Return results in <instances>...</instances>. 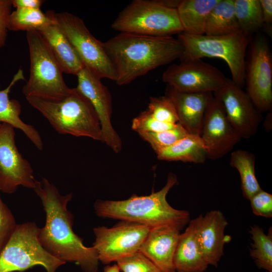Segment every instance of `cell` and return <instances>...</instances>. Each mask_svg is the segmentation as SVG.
<instances>
[{
  "mask_svg": "<svg viewBox=\"0 0 272 272\" xmlns=\"http://www.w3.org/2000/svg\"><path fill=\"white\" fill-rule=\"evenodd\" d=\"M33 190L45 213V225L38 233L42 247L64 263H75L84 272H97L100 262L96 250L86 246L73 229L74 216L67 208L73 193L61 195L44 177L36 180Z\"/></svg>",
  "mask_w": 272,
  "mask_h": 272,
  "instance_id": "obj_1",
  "label": "cell"
},
{
  "mask_svg": "<svg viewBox=\"0 0 272 272\" xmlns=\"http://www.w3.org/2000/svg\"><path fill=\"white\" fill-rule=\"evenodd\" d=\"M116 71V83L128 84L160 66L180 58L184 48L178 38L120 33L103 42Z\"/></svg>",
  "mask_w": 272,
  "mask_h": 272,
  "instance_id": "obj_2",
  "label": "cell"
},
{
  "mask_svg": "<svg viewBox=\"0 0 272 272\" xmlns=\"http://www.w3.org/2000/svg\"><path fill=\"white\" fill-rule=\"evenodd\" d=\"M177 183L176 175L170 173L165 185L150 195L133 194L120 200L97 199L94 204L95 213L100 218L133 222L151 228L168 225L181 231L190 221V213L173 208L166 199L168 193Z\"/></svg>",
  "mask_w": 272,
  "mask_h": 272,
  "instance_id": "obj_3",
  "label": "cell"
},
{
  "mask_svg": "<svg viewBox=\"0 0 272 272\" xmlns=\"http://www.w3.org/2000/svg\"><path fill=\"white\" fill-rule=\"evenodd\" d=\"M26 98L58 133L102 142L98 115L89 100L76 88L60 94L30 95Z\"/></svg>",
  "mask_w": 272,
  "mask_h": 272,
  "instance_id": "obj_4",
  "label": "cell"
},
{
  "mask_svg": "<svg viewBox=\"0 0 272 272\" xmlns=\"http://www.w3.org/2000/svg\"><path fill=\"white\" fill-rule=\"evenodd\" d=\"M184 51L181 61L201 59L205 57L223 59L230 69L232 81L242 88L245 84L246 52L250 37L242 33L222 36L178 34Z\"/></svg>",
  "mask_w": 272,
  "mask_h": 272,
  "instance_id": "obj_5",
  "label": "cell"
},
{
  "mask_svg": "<svg viewBox=\"0 0 272 272\" xmlns=\"http://www.w3.org/2000/svg\"><path fill=\"white\" fill-rule=\"evenodd\" d=\"M121 33L170 36L183 32L177 9L160 1L134 0L118 15L111 25Z\"/></svg>",
  "mask_w": 272,
  "mask_h": 272,
  "instance_id": "obj_6",
  "label": "cell"
},
{
  "mask_svg": "<svg viewBox=\"0 0 272 272\" xmlns=\"http://www.w3.org/2000/svg\"><path fill=\"white\" fill-rule=\"evenodd\" d=\"M39 229L35 222L17 225L0 254V272H23L36 266L56 272L65 264L42 247L38 238Z\"/></svg>",
  "mask_w": 272,
  "mask_h": 272,
  "instance_id": "obj_7",
  "label": "cell"
},
{
  "mask_svg": "<svg viewBox=\"0 0 272 272\" xmlns=\"http://www.w3.org/2000/svg\"><path fill=\"white\" fill-rule=\"evenodd\" d=\"M55 22L68 39L84 66L98 78L115 81L116 73L103 42L89 31L79 17L67 12L51 10Z\"/></svg>",
  "mask_w": 272,
  "mask_h": 272,
  "instance_id": "obj_8",
  "label": "cell"
},
{
  "mask_svg": "<svg viewBox=\"0 0 272 272\" xmlns=\"http://www.w3.org/2000/svg\"><path fill=\"white\" fill-rule=\"evenodd\" d=\"M30 67L29 77L22 89L25 97L51 96L66 92L62 71L47 42L38 31L27 32Z\"/></svg>",
  "mask_w": 272,
  "mask_h": 272,
  "instance_id": "obj_9",
  "label": "cell"
},
{
  "mask_svg": "<svg viewBox=\"0 0 272 272\" xmlns=\"http://www.w3.org/2000/svg\"><path fill=\"white\" fill-rule=\"evenodd\" d=\"M150 228L135 222L120 221L111 228H93L95 240L92 246L99 262L108 265L139 252Z\"/></svg>",
  "mask_w": 272,
  "mask_h": 272,
  "instance_id": "obj_10",
  "label": "cell"
},
{
  "mask_svg": "<svg viewBox=\"0 0 272 272\" xmlns=\"http://www.w3.org/2000/svg\"><path fill=\"white\" fill-rule=\"evenodd\" d=\"M249 58L245 66L247 94L258 111L272 107V55L265 38H255L250 42Z\"/></svg>",
  "mask_w": 272,
  "mask_h": 272,
  "instance_id": "obj_11",
  "label": "cell"
},
{
  "mask_svg": "<svg viewBox=\"0 0 272 272\" xmlns=\"http://www.w3.org/2000/svg\"><path fill=\"white\" fill-rule=\"evenodd\" d=\"M162 78L168 86L188 93H213L219 90L227 80L219 70L201 59L173 64L163 73Z\"/></svg>",
  "mask_w": 272,
  "mask_h": 272,
  "instance_id": "obj_12",
  "label": "cell"
},
{
  "mask_svg": "<svg viewBox=\"0 0 272 272\" xmlns=\"http://www.w3.org/2000/svg\"><path fill=\"white\" fill-rule=\"evenodd\" d=\"M14 128L8 123L0 127V191L7 194L20 186L33 189L36 180L31 165L16 146Z\"/></svg>",
  "mask_w": 272,
  "mask_h": 272,
  "instance_id": "obj_13",
  "label": "cell"
},
{
  "mask_svg": "<svg viewBox=\"0 0 272 272\" xmlns=\"http://www.w3.org/2000/svg\"><path fill=\"white\" fill-rule=\"evenodd\" d=\"M213 94L241 138L249 139L256 134L262 117L242 88L227 78L225 84Z\"/></svg>",
  "mask_w": 272,
  "mask_h": 272,
  "instance_id": "obj_14",
  "label": "cell"
},
{
  "mask_svg": "<svg viewBox=\"0 0 272 272\" xmlns=\"http://www.w3.org/2000/svg\"><path fill=\"white\" fill-rule=\"evenodd\" d=\"M199 136L207 158L212 160L227 154L242 139L229 120L222 104L214 97L205 112Z\"/></svg>",
  "mask_w": 272,
  "mask_h": 272,
  "instance_id": "obj_15",
  "label": "cell"
},
{
  "mask_svg": "<svg viewBox=\"0 0 272 272\" xmlns=\"http://www.w3.org/2000/svg\"><path fill=\"white\" fill-rule=\"evenodd\" d=\"M76 76L78 78L76 88L89 100L100 120L102 142L115 153H119L122 148V142L111 121L112 98L108 88L100 79L85 67Z\"/></svg>",
  "mask_w": 272,
  "mask_h": 272,
  "instance_id": "obj_16",
  "label": "cell"
},
{
  "mask_svg": "<svg viewBox=\"0 0 272 272\" xmlns=\"http://www.w3.org/2000/svg\"><path fill=\"white\" fill-rule=\"evenodd\" d=\"M195 219L196 232L203 255L209 265L217 267L224 254V246L231 240L225 235L228 223L222 212L211 210Z\"/></svg>",
  "mask_w": 272,
  "mask_h": 272,
  "instance_id": "obj_17",
  "label": "cell"
},
{
  "mask_svg": "<svg viewBox=\"0 0 272 272\" xmlns=\"http://www.w3.org/2000/svg\"><path fill=\"white\" fill-rule=\"evenodd\" d=\"M180 234V231L171 226L151 227L139 252L163 272H176L173 257Z\"/></svg>",
  "mask_w": 272,
  "mask_h": 272,
  "instance_id": "obj_18",
  "label": "cell"
},
{
  "mask_svg": "<svg viewBox=\"0 0 272 272\" xmlns=\"http://www.w3.org/2000/svg\"><path fill=\"white\" fill-rule=\"evenodd\" d=\"M166 96L175 105L179 123L190 134L200 135L205 112L214 97L213 93L184 92L168 86Z\"/></svg>",
  "mask_w": 272,
  "mask_h": 272,
  "instance_id": "obj_19",
  "label": "cell"
},
{
  "mask_svg": "<svg viewBox=\"0 0 272 272\" xmlns=\"http://www.w3.org/2000/svg\"><path fill=\"white\" fill-rule=\"evenodd\" d=\"M173 264L176 272H204L209 266L198 241L195 219L180 234Z\"/></svg>",
  "mask_w": 272,
  "mask_h": 272,
  "instance_id": "obj_20",
  "label": "cell"
},
{
  "mask_svg": "<svg viewBox=\"0 0 272 272\" xmlns=\"http://www.w3.org/2000/svg\"><path fill=\"white\" fill-rule=\"evenodd\" d=\"M22 80L25 79L23 71L20 69L6 88L1 90L0 85V127L3 123H8L21 130L36 148L41 151L43 148V144L38 131L33 126L24 122L21 119V104L16 99H10L9 96L12 87Z\"/></svg>",
  "mask_w": 272,
  "mask_h": 272,
  "instance_id": "obj_21",
  "label": "cell"
},
{
  "mask_svg": "<svg viewBox=\"0 0 272 272\" xmlns=\"http://www.w3.org/2000/svg\"><path fill=\"white\" fill-rule=\"evenodd\" d=\"M63 73L77 75L84 67L72 45L56 22L39 31Z\"/></svg>",
  "mask_w": 272,
  "mask_h": 272,
  "instance_id": "obj_22",
  "label": "cell"
},
{
  "mask_svg": "<svg viewBox=\"0 0 272 272\" xmlns=\"http://www.w3.org/2000/svg\"><path fill=\"white\" fill-rule=\"evenodd\" d=\"M219 0H181L177 8L179 18L185 33L205 34L206 21Z\"/></svg>",
  "mask_w": 272,
  "mask_h": 272,
  "instance_id": "obj_23",
  "label": "cell"
},
{
  "mask_svg": "<svg viewBox=\"0 0 272 272\" xmlns=\"http://www.w3.org/2000/svg\"><path fill=\"white\" fill-rule=\"evenodd\" d=\"M156 154L157 158L160 160L196 164L203 163L207 158L206 150L200 136L192 134Z\"/></svg>",
  "mask_w": 272,
  "mask_h": 272,
  "instance_id": "obj_24",
  "label": "cell"
},
{
  "mask_svg": "<svg viewBox=\"0 0 272 272\" xmlns=\"http://www.w3.org/2000/svg\"><path fill=\"white\" fill-rule=\"evenodd\" d=\"M240 32L235 14L234 0H219L209 14L205 34L222 36Z\"/></svg>",
  "mask_w": 272,
  "mask_h": 272,
  "instance_id": "obj_25",
  "label": "cell"
},
{
  "mask_svg": "<svg viewBox=\"0 0 272 272\" xmlns=\"http://www.w3.org/2000/svg\"><path fill=\"white\" fill-rule=\"evenodd\" d=\"M255 161L254 155L247 151L237 150L231 153L230 164L239 172L242 194L247 199L262 189L256 177Z\"/></svg>",
  "mask_w": 272,
  "mask_h": 272,
  "instance_id": "obj_26",
  "label": "cell"
},
{
  "mask_svg": "<svg viewBox=\"0 0 272 272\" xmlns=\"http://www.w3.org/2000/svg\"><path fill=\"white\" fill-rule=\"evenodd\" d=\"M55 22L51 10L44 13L40 9L17 8L11 14L8 30L14 31H39Z\"/></svg>",
  "mask_w": 272,
  "mask_h": 272,
  "instance_id": "obj_27",
  "label": "cell"
},
{
  "mask_svg": "<svg viewBox=\"0 0 272 272\" xmlns=\"http://www.w3.org/2000/svg\"><path fill=\"white\" fill-rule=\"evenodd\" d=\"M249 233L252 243L251 244L250 256L256 266L266 272H272V228H269L267 234L257 225L250 226Z\"/></svg>",
  "mask_w": 272,
  "mask_h": 272,
  "instance_id": "obj_28",
  "label": "cell"
},
{
  "mask_svg": "<svg viewBox=\"0 0 272 272\" xmlns=\"http://www.w3.org/2000/svg\"><path fill=\"white\" fill-rule=\"evenodd\" d=\"M236 18L241 32L250 37L263 26L259 0H234Z\"/></svg>",
  "mask_w": 272,
  "mask_h": 272,
  "instance_id": "obj_29",
  "label": "cell"
},
{
  "mask_svg": "<svg viewBox=\"0 0 272 272\" xmlns=\"http://www.w3.org/2000/svg\"><path fill=\"white\" fill-rule=\"evenodd\" d=\"M138 133L150 144L156 153L190 134L179 123L174 127L165 130Z\"/></svg>",
  "mask_w": 272,
  "mask_h": 272,
  "instance_id": "obj_30",
  "label": "cell"
},
{
  "mask_svg": "<svg viewBox=\"0 0 272 272\" xmlns=\"http://www.w3.org/2000/svg\"><path fill=\"white\" fill-rule=\"evenodd\" d=\"M147 110L155 119L161 122L173 124L179 123L175 105L166 95L151 97Z\"/></svg>",
  "mask_w": 272,
  "mask_h": 272,
  "instance_id": "obj_31",
  "label": "cell"
},
{
  "mask_svg": "<svg viewBox=\"0 0 272 272\" xmlns=\"http://www.w3.org/2000/svg\"><path fill=\"white\" fill-rule=\"evenodd\" d=\"M116 264L122 272H163L140 252L118 260Z\"/></svg>",
  "mask_w": 272,
  "mask_h": 272,
  "instance_id": "obj_32",
  "label": "cell"
},
{
  "mask_svg": "<svg viewBox=\"0 0 272 272\" xmlns=\"http://www.w3.org/2000/svg\"><path fill=\"white\" fill-rule=\"evenodd\" d=\"M177 124L161 122L155 119L150 112L146 110L133 119L131 127L138 133L156 132L172 128Z\"/></svg>",
  "mask_w": 272,
  "mask_h": 272,
  "instance_id": "obj_33",
  "label": "cell"
},
{
  "mask_svg": "<svg viewBox=\"0 0 272 272\" xmlns=\"http://www.w3.org/2000/svg\"><path fill=\"white\" fill-rule=\"evenodd\" d=\"M15 217L0 197V254L17 226Z\"/></svg>",
  "mask_w": 272,
  "mask_h": 272,
  "instance_id": "obj_34",
  "label": "cell"
},
{
  "mask_svg": "<svg viewBox=\"0 0 272 272\" xmlns=\"http://www.w3.org/2000/svg\"><path fill=\"white\" fill-rule=\"evenodd\" d=\"M254 215L266 218L272 217V195L261 189L249 199Z\"/></svg>",
  "mask_w": 272,
  "mask_h": 272,
  "instance_id": "obj_35",
  "label": "cell"
},
{
  "mask_svg": "<svg viewBox=\"0 0 272 272\" xmlns=\"http://www.w3.org/2000/svg\"><path fill=\"white\" fill-rule=\"evenodd\" d=\"M12 7V0H0V49L6 44Z\"/></svg>",
  "mask_w": 272,
  "mask_h": 272,
  "instance_id": "obj_36",
  "label": "cell"
},
{
  "mask_svg": "<svg viewBox=\"0 0 272 272\" xmlns=\"http://www.w3.org/2000/svg\"><path fill=\"white\" fill-rule=\"evenodd\" d=\"M262 16L263 22V26H266V30L268 33L271 31L272 23V1L271 0H259Z\"/></svg>",
  "mask_w": 272,
  "mask_h": 272,
  "instance_id": "obj_37",
  "label": "cell"
},
{
  "mask_svg": "<svg viewBox=\"0 0 272 272\" xmlns=\"http://www.w3.org/2000/svg\"><path fill=\"white\" fill-rule=\"evenodd\" d=\"M42 0H12L13 7L32 9H40L43 3Z\"/></svg>",
  "mask_w": 272,
  "mask_h": 272,
  "instance_id": "obj_38",
  "label": "cell"
},
{
  "mask_svg": "<svg viewBox=\"0 0 272 272\" xmlns=\"http://www.w3.org/2000/svg\"><path fill=\"white\" fill-rule=\"evenodd\" d=\"M120 270L117 264L116 263L112 265H106L104 268L103 272H120Z\"/></svg>",
  "mask_w": 272,
  "mask_h": 272,
  "instance_id": "obj_39",
  "label": "cell"
}]
</instances>
